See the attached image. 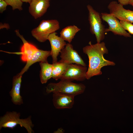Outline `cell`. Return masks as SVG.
Instances as JSON below:
<instances>
[{
    "label": "cell",
    "mask_w": 133,
    "mask_h": 133,
    "mask_svg": "<svg viewBox=\"0 0 133 133\" xmlns=\"http://www.w3.org/2000/svg\"><path fill=\"white\" fill-rule=\"evenodd\" d=\"M8 5L11 6L13 10L18 9L20 11L22 10L23 2L21 0H4Z\"/></svg>",
    "instance_id": "obj_18"
},
{
    "label": "cell",
    "mask_w": 133,
    "mask_h": 133,
    "mask_svg": "<svg viewBox=\"0 0 133 133\" xmlns=\"http://www.w3.org/2000/svg\"><path fill=\"white\" fill-rule=\"evenodd\" d=\"M102 19L106 22L109 25L106 29L105 32H112L114 34L123 36L126 37H130L131 36L122 26L119 20L115 16L107 13H101Z\"/></svg>",
    "instance_id": "obj_6"
},
{
    "label": "cell",
    "mask_w": 133,
    "mask_h": 133,
    "mask_svg": "<svg viewBox=\"0 0 133 133\" xmlns=\"http://www.w3.org/2000/svg\"><path fill=\"white\" fill-rule=\"evenodd\" d=\"M20 114L15 111H8L0 117V130L3 128L13 129L17 125L25 128L28 133H33L34 125L30 116L24 119L20 118Z\"/></svg>",
    "instance_id": "obj_2"
},
{
    "label": "cell",
    "mask_w": 133,
    "mask_h": 133,
    "mask_svg": "<svg viewBox=\"0 0 133 133\" xmlns=\"http://www.w3.org/2000/svg\"><path fill=\"white\" fill-rule=\"evenodd\" d=\"M50 56H51L50 51L38 49L31 59L26 62L25 65L21 72L18 74L22 76L31 65L36 62H48L47 58Z\"/></svg>",
    "instance_id": "obj_13"
},
{
    "label": "cell",
    "mask_w": 133,
    "mask_h": 133,
    "mask_svg": "<svg viewBox=\"0 0 133 133\" xmlns=\"http://www.w3.org/2000/svg\"><path fill=\"white\" fill-rule=\"evenodd\" d=\"M52 64V78L57 80L60 79L65 73L68 64L59 61Z\"/></svg>",
    "instance_id": "obj_17"
},
{
    "label": "cell",
    "mask_w": 133,
    "mask_h": 133,
    "mask_svg": "<svg viewBox=\"0 0 133 133\" xmlns=\"http://www.w3.org/2000/svg\"><path fill=\"white\" fill-rule=\"evenodd\" d=\"M8 5L7 3L4 0H0V13H2L6 9Z\"/></svg>",
    "instance_id": "obj_20"
},
{
    "label": "cell",
    "mask_w": 133,
    "mask_h": 133,
    "mask_svg": "<svg viewBox=\"0 0 133 133\" xmlns=\"http://www.w3.org/2000/svg\"><path fill=\"white\" fill-rule=\"evenodd\" d=\"M4 28H5L7 30L10 29V26L9 24L7 23H4L3 24L2 23L0 22V29Z\"/></svg>",
    "instance_id": "obj_21"
},
{
    "label": "cell",
    "mask_w": 133,
    "mask_h": 133,
    "mask_svg": "<svg viewBox=\"0 0 133 133\" xmlns=\"http://www.w3.org/2000/svg\"><path fill=\"white\" fill-rule=\"evenodd\" d=\"M55 32L50 34L48 38L50 43L51 50L50 55L52 58V64L57 62V57L66 43L63 38L57 35Z\"/></svg>",
    "instance_id": "obj_9"
},
{
    "label": "cell",
    "mask_w": 133,
    "mask_h": 133,
    "mask_svg": "<svg viewBox=\"0 0 133 133\" xmlns=\"http://www.w3.org/2000/svg\"><path fill=\"white\" fill-rule=\"evenodd\" d=\"M60 28L59 23L56 19L43 20L37 27L31 31L32 36L38 41L43 43L48 40L49 35Z\"/></svg>",
    "instance_id": "obj_5"
},
{
    "label": "cell",
    "mask_w": 133,
    "mask_h": 133,
    "mask_svg": "<svg viewBox=\"0 0 133 133\" xmlns=\"http://www.w3.org/2000/svg\"><path fill=\"white\" fill-rule=\"evenodd\" d=\"M86 67L76 64H68L66 71L60 79L71 81H83L86 79Z\"/></svg>",
    "instance_id": "obj_7"
},
{
    "label": "cell",
    "mask_w": 133,
    "mask_h": 133,
    "mask_svg": "<svg viewBox=\"0 0 133 133\" xmlns=\"http://www.w3.org/2000/svg\"><path fill=\"white\" fill-rule=\"evenodd\" d=\"M120 23L123 27L128 31L130 34H133V24L130 22L120 20Z\"/></svg>",
    "instance_id": "obj_19"
},
{
    "label": "cell",
    "mask_w": 133,
    "mask_h": 133,
    "mask_svg": "<svg viewBox=\"0 0 133 133\" xmlns=\"http://www.w3.org/2000/svg\"><path fill=\"white\" fill-rule=\"evenodd\" d=\"M21 0L23 2H25L26 3H28L30 4L31 3L32 0Z\"/></svg>",
    "instance_id": "obj_24"
},
{
    "label": "cell",
    "mask_w": 133,
    "mask_h": 133,
    "mask_svg": "<svg viewBox=\"0 0 133 133\" xmlns=\"http://www.w3.org/2000/svg\"><path fill=\"white\" fill-rule=\"evenodd\" d=\"M21 48V59L24 62H27L31 59L33 55L38 49L35 46L27 41L23 43Z\"/></svg>",
    "instance_id": "obj_14"
},
{
    "label": "cell",
    "mask_w": 133,
    "mask_h": 133,
    "mask_svg": "<svg viewBox=\"0 0 133 133\" xmlns=\"http://www.w3.org/2000/svg\"><path fill=\"white\" fill-rule=\"evenodd\" d=\"M119 3L123 5H126L129 4L130 0H117Z\"/></svg>",
    "instance_id": "obj_22"
},
{
    "label": "cell",
    "mask_w": 133,
    "mask_h": 133,
    "mask_svg": "<svg viewBox=\"0 0 133 133\" xmlns=\"http://www.w3.org/2000/svg\"><path fill=\"white\" fill-rule=\"evenodd\" d=\"M57 83H50L47 85L46 92L47 93H58L74 96L83 93L85 86L82 83H77L66 80H60Z\"/></svg>",
    "instance_id": "obj_3"
},
{
    "label": "cell",
    "mask_w": 133,
    "mask_h": 133,
    "mask_svg": "<svg viewBox=\"0 0 133 133\" xmlns=\"http://www.w3.org/2000/svg\"><path fill=\"white\" fill-rule=\"evenodd\" d=\"M74 97L66 94L53 93L52 100L53 105L57 109H71L74 103Z\"/></svg>",
    "instance_id": "obj_11"
},
{
    "label": "cell",
    "mask_w": 133,
    "mask_h": 133,
    "mask_svg": "<svg viewBox=\"0 0 133 133\" xmlns=\"http://www.w3.org/2000/svg\"><path fill=\"white\" fill-rule=\"evenodd\" d=\"M50 0H32L29 7V13L35 19L43 16L50 6Z\"/></svg>",
    "instance_id": "obj_10"
},
{
    "label": "cell",
    "mask_w": 133,
    "mask_h": 133,
    "mask_svg": "<svg viewBox=\"0 0 133 133\" xmlns=\"http://www.w3.org/2000/svg\"><path fill=\"white\" fill-rule=\"evenodd\" d=\"M64 130L61 128H59L56 131L54 132V133H63L64 132Z\"/></svg>",
    "instance_id": "obj_23"
},
{
    "label": "cell",
    "mask_w": 133,
    "mask_h": 133,
    "mask_svg": "<svg viewBox=\"0 0 133 133\" xmlns=\"http://www.w3.org/2000/svg\"><path fill=\"white\" fill-rule=\"evenodd\" d=\"M39 64L41 68L40 81L42 84L45 83L52 78L53 64H50L48 62H41Z\"/></svg>",
    "instance_id": "obj_15"
},
{
    "label": "cell",
    "mask_w": 133,
    "mask_h": 133,
    "mask_svg": "<svg viewBox=\"0 0 133 133\" xmlns=\"http://www.w3.org/2000/svg\"><path fill=\"white\" fill-rule=\"evenodd\" d=\"M80 30V29L75 25L68 26L61 30L60 36L64 40L70 43L76 34Z\"/></svg>",
    "instance_id": "obj_16"
},
{
    "label": "cell",
    "mask_w": 133,
    "mask_h": 133,
    "mask_svg": "<svg viewBox=\"0 0 133 133\" xmlns=\"http://www.w3.org/2000/svg\"><path fill=\"white\" fill-rule=\"evenodd\" d=\"M22 76L17 74L13 77L12 88L9 93L12 102L16 105L23 103L22 98L20 93Z\"/></svg>",
    "instance_id": "obj_12"
},
{
    "label": "cell",
    "mask_w": 133,
    "mask_h": 133,
    "mask_svg": "<svg viewBox=\"0 0 133 133\" xmlns=\"http://www.w3.org/2000/svg\"><path fill=\"white\" fill-rule=\"evenodd\" d=\"M61 59L59 62L68 64H76L86 66L85 63L77 51L74 50L72 45L67 43L60 53Z\"/></svg>",
    "instance_id": "obj_8"
},
{
    "label": "cell",
    "mask_w": 133,
    "mask_h": 133,
    "mask_svg": "<svg viewBox=\"0 0 133 133\" xmlns=\"http://www.w3.org/2000/svg\"><path fill=\"white\" fill-rule=\"evenodd\" d=\"M83 50L89 59V66L86 74L87 79L94 76L101 74V69L103 66L115 65L113 62L104 58V54L108 53V50L104 42L92 44L90 42L89 45L83 48Z\"/></svg>",
    "instance_id": "obj_1"
},
{
    "label": "cell",
    "mask_w": 133,
    "mask_h": 133,
    "mask_svg": "<svg viewBox=\"0 0 133 133\" xmlns=\"http://www.w3.org/2000/svg\"><path fill=\"white\" fill-rule=\"evenodd\" d=\"M87 8L88 12L90 32L95 35L97 43H100L104 39L106 33V28L102 23L101 16L90 5H87Z\"/></svg>",
    "instance_id": "obj_4"
},
{
    "label": "cell",
    "mask_w": 133,
    "mask_h": 133,
    "mask_svg": "<svg viewBox=\"0 0 133 133\" xmlns=\"http://www.w3.org/2000/svg\"><path fill=\"white\" fill-rule=\"evenodd\" d=\"M129 4L133 7V0H130Z\"/></svg>",
    "instance_id": "obj_25"
}]
</instances>
